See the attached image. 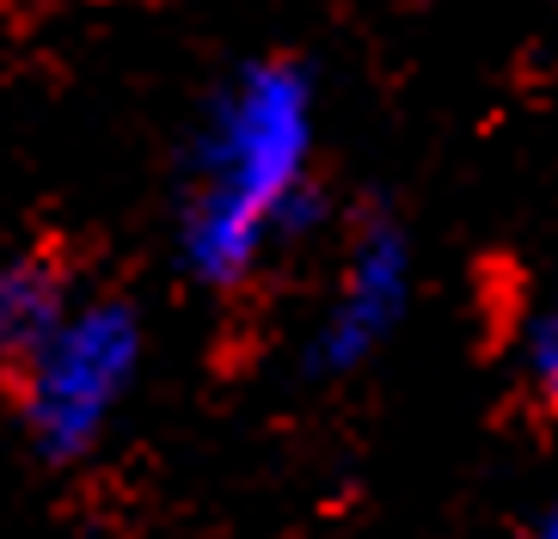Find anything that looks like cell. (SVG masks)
<instances>
[{"instance_id":"6da1fadb","label":"cell","mask_w":558,"mask_h":539,"mask_svg":"<svg viewBox=\"0 0 558 539\" xmlns=\"http://www.w3.org/2000/svg\"><path fill=\"white\" fill-rule=\"evenodd\" d=\"M319 86L295 56L233 68L209 98L179 191V264L197 289H246L264 252L331 215L313 179Z\"/></svg>"},{"instance_id":"7a4b0ae2","label":"cell","mask_w":558,"mask_h":539,"mask_svg":"<svg viewBox=\"0 0 558 539\" xmlns=\"http://www.w3.org/2000/svg\"><path fill=\"white\" fill-rule=\"evenodd\" d=\"M142 356L148 326L130 294H81L62 326L19 368H7L13 417L32 454L50 466H81L86 454H99L117 411L130 405Z\"/></svg>"},{"instance_id":"3957f363","label":"cell","mask_w":558,"mask_h":539,"mask_svg":"<svg viewBox=\"0 0 558 539\" xmlns=\"http://www.w3.org/2000/svg\"><path fill=\"white\" fill-rule=\"evenodd\" d=\"M411 228L399 221V209L368 203L350 221V245L331 282V301L313 326L307 350H301V375L307 380H344L356 368L393 343V331L405 326L411 313Z\"/></svg>"},{"instance_id":"277c9868","label":"cell","mask_w":558,"mask_h":539,"mask_svg":"<svg viewBox=\"0 0 558 539\" xmlns=\"http://www.w3.org/2000/svg\"><path fill=\"white\" fill-rule=\"evenodd\" d=\"M74 301H81V289H74V264L62 245L32 240L7 252L0 258V375L32 356L74 313Z\"/></svg>"},{"instance_id":"5b68a950","label":"cell","mask_w":558,"mask_h":539,"mask_svg":"<svg viewBox=\"0 0 558 539\" xmlns=\"http://www.w3.org/2000/svg\"><path fill=\"white\" fill-rule=\"evenodd\" d=\"M522 387L541 411H558V301L527 326L522 343Z\"/></svg>"},{"instance_id":"8992f818","label":"cell","mask_w":558,"mask_h":539,"mask_svg":"<svg viewBox=\"0 0 558 539\" xmlns=\"http://www.w3.org/2000/svg\"><path fill=\"white\" fill-rule=\"evenodd\" d=\"M515 539H558V490L546 497V503H541V515H534V522H527Z\"/></svg>"}]
</instances>
